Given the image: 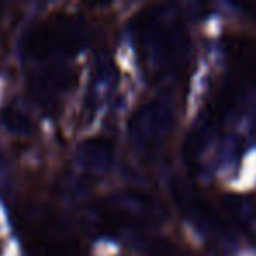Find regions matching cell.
<instances>
[{
	"label": "cell",
	"mask_w": 256,
	"mask_h": 256,
	"mask_svg": "<svg viewBox=\"0 0 256 256\" xmlns=\"http://www.w3.org/2000/svg\"><path fill=\"white\" fill-rule=\"evenodd\" d=\"M76 164L90 176H104L112 165V148L102 139H90L79 146Z\"/></svg>",
	"instance_id": "cell-4"
},
{
	"label": "cell",
	"mask_w": 256,
	"mask_h": 256,
	"mask_svg": "<svg viewBox=\"0 0 256 256\" xmlns=\"http://www.w3.org/2000/svg\"><path fill=\"white\" fill-rule=\"evenodd\" d=\"M134 32L142 46V56L158 72H167L181 64L186 48L184 30L170 16L162 14L158 9L156 14L144 12Z\"/></svg>",
	"instance_id": "cell-1"
},
{
	"label": "cell",
	"mask_w": 256,
	"mask_h": 256,
	"mask_svg": "<svg viewBox=\"0 0 256 256\" xmlns=\"http://www.w3.org/2000/svg\"><path fill=\"white\" fill-rule=\"evenodd\" d=\"M2 123L6 130L14 136H28L32 132V123L20 109H6L2 114Z\"/></svg>",
	"instance_id": "cell-5"
},
{
	"label": "cell",
	"mask_w": 256,
	"mask_h": 256,
	"mask_svg": "<svg viewBox=\"0 0 256 256\" xmlns=\"http://www.w3.org/2000/svg\"><path fill=\"white\" fill-rule=\"evenodd\" d=\"M106 212L128 224H153L164 216L160 204L150 195L137 190H124L106 200Z\"/></svg>",
	"instance_id": "cell-3"
},
{
	"label": "cell",
	"mask_w": 256,
	"mask_h": 256,
	"mask_svg": "<svg viewBox=\"0 0 256 256\" xmlns=\"http://www.w3.org/2000/svg\"><path fill=\"white\" fill-rule=\"evenodd\" d=\"M172 107L167 100L156 98L144 104L130 123V140L140 153H151L164 144L172 124Z\"/></svg>",
	"instance_id": "cell-2"
}]
</instances>
